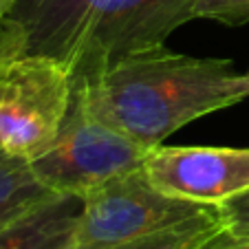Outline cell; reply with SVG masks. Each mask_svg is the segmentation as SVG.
I'll return each instance as SVG.
<instances>
[{
  "label": "cell",
  "instance_id": "6da1fadb",
  "mask_svg": "<svg viewBox=\"0 0 249 249\" xmlns=\"http://www.w3.org/2000/svg\"><path fill=\"white\" fill-rule=\"evenodd\" d=\"M73 82L99 119L150 148L185 124L249 97V71L165 47L128 57L90 82Z\"/></svg>",
  "mask_w": 249,
  "mask_h": 249
},
{
  "label": "cell",
  "instance_id": "7a4b0ae2",
  "mask_svg": "<svg viewBox=\"0 0 249 249\" xmlns=\"http://www.w3.org/2000/svg\"><path fill=\"white\" fill-rule=\"evenodd\" d=\"M196 0H18L11 18L27 33V53L62 62L90 82L132 55L165 47L194 20Z\"/></svg>",
  "mask_w": 249,
  "mask_h": 249
},
{
  "label": "cell",
  "instance_id": "3957f363",
  "mask_svg": "<svg viewBox=\"0 0 249 249\" xmlns=\"http://www.w3.org/2000/svg\"><path fill=\"white\" fill-rule=\"evenodd\" d=\"M152 150L155 148L99 119L89 108L80 86H75L57 139L29 163L47 190L86 196L104 183L143 168Z\"/></svg>",
  "mask_w": 249,
  "mask_h": 249
},
{
  "label": "cell",
  "instance_id": "277c9868",
  "mask_svg": "<svg viewBox=\"0 0 249 249\" xmlns=\"http://www.w3.org/2000/svg\"><path fill=\"white\" fill-rule=\"evenodd\" d=\"M73 73L47 55L14 60L0 73V150L33 161L51 148L73 102Z\"/></svg>",
  "mask_w": 249,
  "mask_h": 249
},
{
  "label": "cell",
  "instance_id": "5b68a950",
  "mask_svg": "<svg viewBox=\"0 0 249 249\" xmlns=\"http://www.w3.org/2000/svg\"><path fill=\"white\" fill-rule=\"evenodd\" d=\"M210 207L157 190L139 168L86 194L73 249L113 247L168 230Z\"/></svg>",
  "mask_w": 249,
  "mask_h": 249
},
{
  "label": "cell",
  "instance_id": "8992f818",
  "mask_svg": "<svg viewBox=\"0 0 249 249\" xmlns=\"http://www.w3.org/2000/svg\"><path fill=\"white\" fill-rule=\"evenodd\" d=\"M143 172L170 196L218 205L249 190V148L157 146Z\"/></svg>",
  "mask_w": 249,
  "mask_h": 249
},
{
  "label": "cell",
  "instance_id": "52a82bcc",
  "mask_svg": "<svg viewBox=\"0 0 249 249\" xmlns=\"http://www.w3.org/2000/svg\"><path fill=\"white\" fill-rule=\"evenodd\" d=\"M84 196L51 194L0 227V249H73Z\"/></svg>",
  "mask_w": 249,
  "mask_h": 249
},
{
  "label": "cell",
  "instance_id": "ba28073f",
  "mask_svg": "<svg viewBox=\"0 0 249 249\" xmlns=\"http://www.w3.org/2000/svg\"><path fill=\"white\" fill-rule=\"evenodd\" d=\"M225 240L231 238L223 230L216 205H212L210 210L201 212L183 223H177L168 230L141 236L135 240H126V243L113 245L106 249H210L214 245L225 243Z\"/></svg>",
  "mask_w": 249,
  "mask_h": 249
},
{
  "label": "cell",
  "instance_id": "9c48e42d",
  "mask_svg": "<svg viewBox=\"0 0 249 249\" xmlns=\"http://www.w3.org/2000/svg\"><path fill=\"white\" fill-rule=\"evenodd\" d=\"M51 194L55 192L40 183L27 159L0 150V227H5Z\"/></svg>",
  "mask_w": 249,
  "mask_h": 249
},
{
  "label": "cell",
  "instance_id": "30bf717a",
  "mask_svg": "<svg viewBox=\"0 0 249 249\" xmlns=\"http://www.w3.org/2000/svg\"><path fill=\"white\" fill-rule=\"evenodd\" d=\"M194 18L216 20L221 24L238 27L249 22V0H196Z\"/></svg>",
  "mask_w": 249,
  "mask_h": 249
},
{
  "label": "cell",
  "instance_id": "8fae6325",
  "mask_svg": "<svg viewBox=\"0 0 249 249\" xmlns=\"http://www.w3.org/2000/svg\"><path fill=\"white\" fill-rule=\"evenodd\" d=\"M216 212L231 240H249V190L218 203Z\"/></svg>",
  "mask_w": 249,
  "mask_h": 249
},
{
  "label": "cell",
  "instance_id": "7c38bea8",
  "mask_svg": "<svg viewBox=\"0 0 249 249\" xmlns=\"http://www.w3.org/2000/svg\"><path fill=\"white\" fill-rule=\"evenodd\" d=\"M27 55V33L16 18L0 20V73L14 60Z\"/></svg>",
  "mask_w": 249,
  "mask_h": 249
},
{
  "label": "cell",
  "instance_id": "4fadbf2b",
  "mask_svg": "<svg viewBox=\"0 0 249 249\" xmlns=\"http://www.w3.org/2000/svg\"><path fill=\"white\" fill-rule=\"evenodd\" d=\"M210 249H249V240H225V243L214 245Z\"/></svg>",
  "mask_w": 249,
  "mask_h": 249
},
{
  "label": "cell",
  "instance_id": "5bb4252c",
  "mask_svg": "<svg viewBox=\"0 0 249 249\" xmlns=\"http://www.w3.org/2000/svg\"><path fill=\"white\" fill-rule=\"evenodd\" d=\"M16 2H18V0H0V20H5L7 16H11Z\"/></svg>",
  "mask_w": 249,
  "mask_h": 249
}]
</instances>
